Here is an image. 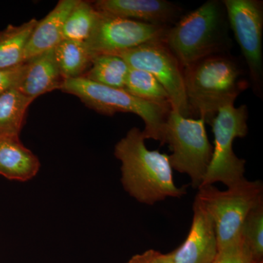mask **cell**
Returning <instances> with one entry per match:
<instances>
[{
  "label": "cell",
  "mask_w": 263,
  "mask_h": 263,
  "mask_svg": "<svg viewBox=\"0 0 263 263\" xmlns=\"http://www.w3.org/2000/svg\"><path fill=\"white\" fill-rule=\"evenodd\" d=\"M40 167L37 157L24 146L19 137L0 138V176L27 181L37 174Z\"/></svg>",
  "instance_id": "obj_15"
},
{
  "label": "cell",
  "mask_w": 263,
  "mask_h": 263,
  "mask_svg": "<svg viewBox=\"0 0 263 263\" xmlns=\"http://www.w3.org/2000/svg\"><path fill=\"white\" fill-rule=\"evenodd\" d=\"M212 263H259L254 260L241 240L218 250Z\"/></svg>",
  "instance_id": "obj_23"
},
{
  "label": "cell",
  "mask_w": 263,
  "mask_h": 263,
  "mask_svg": "<svg viewBox=\"0 0 263 263\" xmlns=\"http://www.w3.org/2000/svg\"><path fill=\"white\" fill-rule=\"evenodd\" d=\"M79 0H60L44 18L38 21L24 50V62L53 49L63 41L66 18Z\"/></svg>",
  "instance_id": "obj_13"
},
{
  "label": "cell",
  "mask_w": 263,
  "mask_h": 263,
  "mask_svg": "<svg viewBox=\"0 0 263 263\" xmlns=\"http://www.w3.org/2000/svg\"><path fill=\"white\" fill-rule=\"evenodd\" d=\"M185 91L192 117L209 125L218 111L235 100L249 86L245 72L229 53L211 55L183 69Z\"/></svg>",
  "instance_id": "obj_2"
},
{
  "label": "cell",
  "mask_w": 263,
  "mask_h": 263,
  "mask_svg": "<svg viewBox=\"0 0 263 263\" xmlns=\"http://www.w3.org/2000/svg\"><path fill=\"white\" fill-rule=\"evenodd\" d=\"M100 13L91 2L79 0L66 18L63 27L64 40L85 43L92 34Z\"/></svg>",
  "instance_id": "obj_20"
},
{
  "label": "cell",
  "mask_w": 263,
  "mask_h": 263,
  "mask_svg": "<svg viewBox=\"0 0 263 263\" xmlns=\"http://www.w3.org/2000/svg\"><path fill=\"white\" fill-rule=\"evenodd\" d=\"M129 69L127 62L117 55H98L92 58L89 70L82 77L109 87L124 89Z\"/></svg>",
  "instance_id": "obj_19"
},
{
  "label": "cell",
  "mask_w": 263,
  "mask_h": 263,
  "mask_svg": "<svg viewBox=\"0 0 263 263\" xmlns=\"http://www.w3.org/2000/svg\"><path fill=\"white\" fill-rule=\"evenodd\" d=\"M130 68L152 74L167 91L171 109L186 118L192 117L189 108L183 68L163 41L145 43L117 53Z\"/></svg>",
  "instance_id": "obj_8"
},
{
  "label": "cell",
  "mask_w": 263,
  "mask_h": 263,
  "mask_svg": "<svg viewBox=\"0 0 263 263\" xmlns=\"http://www.w3.org/2000/svg\"><path fill=\"white\" fill-rule=\"evenodd\" d=\"M146 140L143 131L133 127L115 146L114 155L122 162L121 181L125 191L146 205L186 195V188L178 187L174 182L169 155L148 149Z\"/></svg>",
  "instance_id": "obj_1"
},
{
  "label": "cell",
  "mask_w": 263,
  "mask_h": 263,
  "mask_svg": "<svg viewBox=\"0 0 263 263\" xmlns=\"http://www.w3.org/2000/svg\"><path fill=\"white\" fill-rule=\"evenodd\" d=\"M34 100L16 88L0 95V138L19 137L27 110Z\"/></svg>",
  "instance_id": "obj_16"
},
{
  "label": "cell",
  "mask_w": 263,
  "mask_h": 263,
  "mask_svg": "<svg viewBox=\"0 0 263 263\" xmlns=\"http://www.w3.org/2000/svg\"><path fill=\"white\" fill-rule=\"evenodd\" d=\"M230 29L245 57L254 90L260 94L262 85V2L224 0Z\"/></svg>",
  "instance_id": "obj_9"
},
{
  "label": "cell",
  "mask_w": 263,
  "mask_h": 263,
  "mask_svg": "<svg viewBox=\"0 0 263 263\" xmlns=\"http://www.w3.org/2000/svg\"><path fill=\"white\" fill-rule=\"evenodd\" d=\"M248 117L246 105H227L218 111L211 124L214 136L212 160L200 186L221 182L229 187L245 179L246 161L235 155L233 142L248 134Z\"/></svg>",
  "instance_id": "obj_7"
},
{
  "label": "cell",
  "mask_w": 263,
  "mask_h": 263,
  "mask_svg": "<svg viewBox=\"0 0 263 263\" xmlns=\"http://www.w3.org/2000/svg\"><path fill=\"white\" fill-rule=\"evenodd\" d=\"M37 22L32 18L19 26H8L0 32V68L24 63V50Z\"/></svg>",
  "instance_id": "obj_17"
},
{
  "label": "cell",
  "mask_w": 263,
  "mask_h": 263,
  "mask_svg": "<svg viewBox=\"0 0 263 263\" xmlns=\"http://www.w3.org/2000/svg\"><path fill=\"white\" fill-rule=\"evenodd\" d=\"M57 65L65 80L82 77L92 61L85 43L63 40L53 48Z\"/></svg>",
  "instance_id": "obj_18"
},
{
  "label": "cell",
  "mask_w": 263,
  "mask_h": 263,
  "mask_svg": "<svg viewBox=\"0 0 263 263\" xmlns=\"http://www.w3.org/2000/svg\"><path fill=\"white\" fill-rule=\"evenodd\" d=\"M75 95L89 108L103 115L132 113L143 119L146 139H153L164 144V127L171 107L148 103L129 94L124 89H115L93 82L85 77L67 79L61 89Z\"/></svg>",
  "instance_id": "obj_4"
},
{
  "label": "cell",
  "mask_w": 263,
  "mask_h": 263,
  "mask_svg": "<svg viewBox=\"0 0 263 263\" xmlns=\"http://www.w3.org/2000/svg\"><path fill=\"white\" fill-rule=\"evenodd\" d=\"M91 3L103 14L168 27L178 22L182 12L179 5L165 0H98Z\"/></svg>",
  "instance_id": "obj_11"
},
{
  "label": "cell",
  "mask_w": 263,
  "mask_h": 263,
  "mask_svg": "<svg viewBox=\"0 0 263 263\" xmlns=\"http://www.w3.org/2000/svg\"><path fill=\"white\" fill-rule=\"evenodd\" d=\"M229 30L223 2L209 0L169 27L163 42L183 69L211 55L228 53Z\"/></svg>",
  "instance_id": "obj_3"
},
{
  "label": "cell",
  "mask_w": 263,
  "mask_h": 263,
  "mask_svg": "<svg viewBox=\"0 0 263 263\" xmlns=\"http://www.w3.org/2000/svg\"><path fill=\"white\" fill-rule=\"evenodd\" d=\"M127 263H174L171 254L161 253L155 249H149L142 254H136Z\"/></svg>",
  "instance_id": "obj_25"
},
{
  "label": "cell",
  "mask_w": 263,
  "mask_h": 263,
  "mask_svg": "<svg viewBox=\"0 0 263 263\" xmlns=\"http://www.w3.org/2000/svg\"><path fill=\"white\" fill-rule=\"evenodd\" d=\"M240 239L254 260L263 263V202L249 213L240 230Z\"/></svg>",
  "instance_id": "obj_22"
},
{
  "label": "cell",
  "mask_w": 263,
  "mask_h": 263,
  "mask_svg": "<svg viewBox=\"0 0 263 263\" xmlns=\"http://www.w3.org/2000/svg\"><path fill=\"white\" fill-rule=\"evenodd\" d=\"M205 125L202 119L186 118L171 109L164 127V143L172 150L171 167L188 175L197 189L201 186L213 154Z\"/></svg>",
  "instance_id": "obj_6"
},
{
  "label": "cell",
  "mask_w": 263,
  "mask_h": 263,
  "mask_svg": "<svg viewBox=\"0 0 263 263\" xmlns=\"http://www.w3.org/2000/svg\"><path fill=\"white\" fill-rule=\"evenodd\" d=\"M124 89L144 101L171 108L167 91L152 74L146 71L129 69Z\"/></svg>",
  "instance_id": "obj_21"
},
{
  "label": "cell",
  "mask_w": 263,
  "mask_h": 263,
  "mask_svg": "<svg viewBox=\"0 0 263 263\" xmlns=\"http://www.w3.org/2000/svg\"><path fill=\"white\" fill-rule=\"evenodd\" d=\"M218 252L212 218L195 197L191 228L182 245L171 252L174 263H212Z\"/></svg>",
  "instance_id": "obj_12"
},
{
  "label": "cell",
  "mask_w": 263,
  "mask_h": 263,
  "mask_svg": "<svg viewBox=\"0 0 263 263\" xmlns=\"http://www.w3.org/2000/svg\"><path fill=\"white\" fill-rule=\"evenodd\" d=\"M168 28L100 13L98 24L85 44L92 58L117 54L145 43L163 41Z\"/></svg>",
  "instance_id": "obj_10"
},
{
  "label": "cell",
  "mask_w": 263,
  "mask_h": 263,
  "mask_svg": "<svg viewBox=\"0 0 263 263\" xmlns=\"http://www.w3.org/2000/svg\"><path fill=\"white\" fill-rule=\"evenodd\" d=\"M195 197L212 218L219 250L240 240V230L249 213L263 202V185L259 180L245 178L224 191L214 185L200 186Z\"/></svg>",
  "instance_id": "obj_5"
},
{
  "label": "cell",
  "mask_w": 263,
  "mask_h": 263,
  "mask_svg": "<svg viewBox=\"0 0 263 263\" xmlns=\"http://www.w3.org/2000/svg\"><path fill=\"white\" fill-rule=\"evenodd\" d=\"M27 62V67L16 89L35 100L41 95L61 89L65 79L62 76L53 49Z\"/></svg>",
  "instance_id": "obj_14"
},
{
  "label": "cell",
  "mask_w": 263,
  "mask_h": 263,
  "mask_svg": "<svg viewBox=\"0 0 263 263\" xmlns=\"http://www.w3.org/2000/svg\"><path fill=\"white\" fill-rule=\"evenodd\" d=\"M27 62L15 67L0 68V95L17 88L23 77Z\"/></svg>",
  "instance_id": "obj_24"
}]
</instances>
